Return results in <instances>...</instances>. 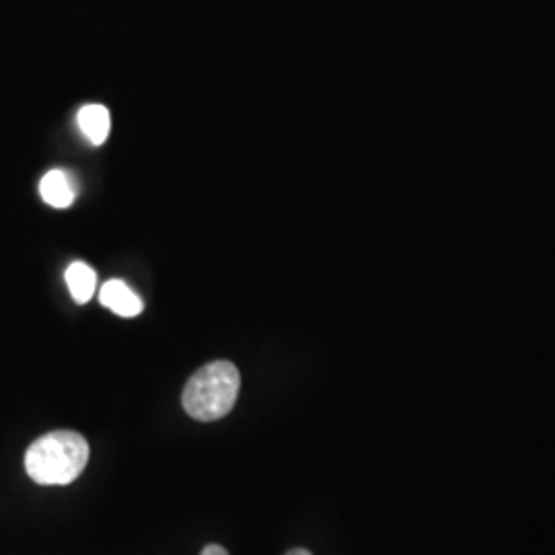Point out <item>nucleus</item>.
I'll use <instances>...</instances> for the list:
<instances>
[{"mask_svg":"<svg viewBox=\"0 0 555 555\" xmlns=\"http://www.w3.org/2000/svg\"><path fill=\"white\" fill-rule=\"evenodd\" d=\"M89 461V442L79 433L56 430L38 438L25 453V472L40 486H68Z\"/></svg>","mask_w":555,"mask_h":555,"instance_id":"f257e3e1","label":"nucleus"},{"mask_svg":"<svg viewBox=\"0 0 555 555\" xmlns=\"http://www.w3.org/2000/svg\"><path fill=\"white\" fill-rule=\"evenodd\" d=\"M241 375L229 360L202 366L183 389V410L198 422H217L231 414L237 403Z\"/></svg>","mask_w":555,"mask_h":555,"instance_id":"f03ea898","label":"nucleus"},{"mask_svg":"<svg viewBox=\"0 0 555 555\" xmlns=\"http://www.w3.org/2000/svg\"><path fill=\"white\" fill-rule=\"evenodd\" d=\"M40 194L46 204L52 208H68L77 196H79V185L77 179L73 178L68 171H48L40 181Z\"/></svg>","mask_w":555,"mask_h":555,"instance_id":"7ed1b4c3","label":"nucleus"},{"mask_svg":"<svg viewBox=\"0 0 555 555\" xmlns=\"http://www.w3.org/2000/svg\"><path fill=\"white\" fill-rule=\"evenodd\" d=\"M101 305L114 311L119 318H137L142 313L144 305L139 295L121 280H109L101 288Z\"/></svg>","mask_w":555,"mask_h":555,"instance_id":"20e7f679","label":"nucleus"},{"mask_svg":"<svg viewBox=\"0 0 555 555\" xmlns=\"http://www.w3.org/2000/svg\"><path fill=\"white\" fill-rule=\"evenodd\" d=\"M77 121H79L80 132L91 144H103L112 132V116H109L107 107L98 105V103L80 107Z\"/></svg>","mask_w":555,"mask_h":555,"instance_id":"39448f33","label":"nucleus"},{"mask_svg":"<svg viewBox=\"0 0 555 555\" xmlns=\"http://www.w3.org/2000/svg\"><path fill=\"white\" fill-rule=\"evenodd\" d=\"M66 284H68V291H70L73 298L79 305H85V302L91 300L93 293H95V284H98L95 270L89 268L85 261H75L66 270Z\"/></svg>","mask_w":555,"mask_h":555,"instance_id":"423d86ee","label":"nucleus"},{"mask_svg":"<svg viewBox=\"0 0 555 555\" xmlns=\"http://www.w3.org/2000/svg\"><path fill=\"white\" fill-rule=\"evenodd\" d=\"M199 555H229V552L222 545H208V547L202 550Z\"/></svg>","mask_w":555,"mask_h":555,"instance_id":"0eeeda50","label":"nucleus"},{"mask_svg":"<svg viewBox=\"0 0 555 555\" xmlns=\"http://www.w3.org/2000/svg\"><path fill=\"white\" fill-rule=\"evenodd\" d=\"M286 555H313L311 552H307V550H293V552H288Z\"/></svg>","mask_w":555,"mask_h":555,"instance_id":"6e6552de","label":"nucleus"}]
</instances>
